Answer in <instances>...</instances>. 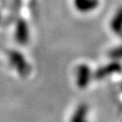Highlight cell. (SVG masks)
Masks as SVG:
<instances>
[{
	"mask_svg": "<svg viewBox=\"0 0 122 122\" xmlns=\"http://www.w3.org/2000/svg\"><path fill=\"white\" fill-rule=\"evenodd\" d=\"M77 84L81 89L87 87L88 83L91 80V70L85 64L81 65L77 71Z\"/></svg>",
	"mask_w": 122,
	"mask_h": 122,
	"instance_id": "cell-1",
	"label": "cell"
},
{
	"mask_svg": "<svg viewBox=\"0 0 122 122\" xmlns=\"http://www.w3.org/2000/svg\"><path fill=\"white\" fill-rule=\"evenodd\" d=\"M74 6L80 12H90L99 5V0H74Z\"/></svg>",
	"mask_w": 122,
	"mask_h": 122,
	"instance_id": "cell-2",
	"label": "cell"
},
{
	"mask_svg": "<svg viewBox=\"0 0 122 122\" xmlns=\"http://www.w3.org/2000/svg\"><path fill=\"white\" fill-rule=\"evenodd\" d=\"M121 66L118 62H112V63H109V65L103 66L100 68L99 70L97 71L96 74H95V77L98 78L99 80L104 78L108 75L110 74H113L115 72H120L121 71Z\"/></svg>",
	"mask_w": 122,
	"mask_h": 122,
	"instance_id": "cell-3",
	"label": "cell"
},
{
	"mask_svg": "<svg viewBox=\"0 0 122 122\" xmlns=\"http://www.w3.org/2000/svg\"><path fill=\"white\" fill-rule=\"evenodd\" d=\"M11 61L13 62V65L18 70L19 73L21 75H25L28 71V66L26 64L25 61L24 60L23 56L18 52H12L11 54Z\"/></svg>",
	"mask_w": 122,
	"mask_h": 122,
	"instance_id": "cell-4",
	"label": "cell"
},
{
	"mask_svg": "<svg viewBox=\"0 0 122 122\" xmlns=\"http://www.w3.org/2000/svg\"><path fill=\"white\" fill-rule=\"evenodd\" d=\"M110 29L122 38V7L118 9L110 22Z\"/></svg>",
	"mask_w": 122,
	"mask_h": 122,
	"instance_id": "cell-5",
	"label": "cell"
},
{
	"mask_svg": "<svg viewBox=\"0 0 122 122\" xmlns=\"http://www.w3.org/2000/svg\"><path fill=\"white\" fill-rule=\"evenodd\" d=\"M16 40L19 44H25L28 41V28L26 24L24 21H19L16 26V33H15Z\"/></svg>",
	"mask_w": 122,
	"mask_h": 122,
	"instance_id": "cell-6",
	"label": "cell"
},
{
	"mask_svg": "<svg viewBox=\"0 0 122 122\" xmlns=\"http://www.w3.org/2000/svg\"><path fill=\"white\" fill-rule=\"evenodd\" d=\"M88 111V108L85 104L80 105L76 111L74 112L71 118V122H87L86 121V114Z\"/></svg>",
	"mask_w": 122,
	"mask_h": 122,
	"instance_id": "cell-7",
	"label": "cell"
},
{
	"mask_svg": "<svg viewBox=\"0 0 122 122\" xmlns=\"http://www.w3.org/2000/svg\"><path fill=\"white\" fill-rule=\"evenodd\" d=\"M109 55L110 58L113 59H121L122 58V46L117 47V48L113 49L109 52Z\"/></svg>",
	"mask_w": 122,
	"mask_h": 122,
	"instance_id": "cell-8",
	"label": "cell"
}]
</instances>
